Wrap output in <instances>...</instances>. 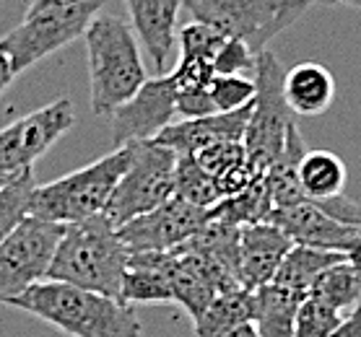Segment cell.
<instances>
[{"label":"cell","instance_id":"6da1fadb","mask_svg":"<svg viewBox=\"0 0 361 337\" xmlns=\"http://www.w3.org/2000/svg\"><path fill=\"white\" fill-rule=\"evenodd\" d=\"M8 306L39 317L71 337H138L140 319L130 304L102 296L94 291L42 280L21 296L11 298Z\"/></svg>","mask_w":361,"mask_h":337},{"label":"cell","instance_id":"7a4b0ae2","mask_svg":"<svg viewBox=\"0 0 361 337\" xmlns=\"http://www.w3.org/2000/svg\"><path fill=\"white\" fill-rule=\"evenodd\" d=\"M130 252L104 213L68 223L49 265L47 280L94 291L123 301V278Z\"/></svg>","mask_w":361,"mask_h":337},{"label":"cell","instance_id":"3957f363","mask_svg":"<svg viewBox=\"0 0 361 337\" xmlns=\"http://www.w3.org/2000/svg\"><path fill=\"white\" fill-rule=\"evenodd\" d=\"M89 55V101L94 115H112L148 81L133 29L120 16L99 13L86 34Z\"/></svg>","mask_w":361,"mask_h":337},{"label":"cell","instance_id":"277c9868","mask_svg":"<svg viewBox=\"0 0 361 337\" xmlns=\"http://www.w3.org/2000/svg\"><path fill=\"white\" fill-rule=\"evenodd\" d=\"M128 161H130V151L128 146H123L107 156L97 158L94 164L75 169L49 184H37L29 215L68 226V223L86 221L91 215L104 213L117 182L128 169Z\"/></svg>","mask_w":361,"mask_h":337},{"label":"cell","instance_id":"5b68a950","mask_svg":"<svg viewBox=\"0 0 361 337\" xmlns=\"http://www.w3.org/2000/svg\"><path fill=\"white\" fill-rule=\"evenodd\" d=\"M102 6L104 3H32L24 21L0 37L16 75L83 37Z\"/></svg>","mask_w":361,"mask_h":337},{"label":"cell","instance_id":"8992f818","mask_svg":"<svg viewBox=\"0 0 361 337\" xmlns=\"http://www.w3.org/2000/svg\"><path fill=\"white\" fill-rule=\"evenodd\" d=\"M310 6V0H185L192 21L211 26L226 39L247 42L255 55L299 21Z\"/></svg>","mask_w":361,"mask_h":337},{"label":"cell","instance_id":"52a82bcc","mask_svg":"<svg viewBox=\"0 0 361 337\" xmlns=\"http://www.w3.org/2000/svg\"><path fill=\"white\" fill-rule=\"evenodd\" d=\"M128 169L104 208V218L115 229L138 215L157 210L169 198H174V172L180 156L172 148L159 146L157 140L128 143Z\"/></svg>","mask_w":361,"mask_h":337},{"label":"cell","instance_id":"ba28073f","mask_svg":"<svg viewBox=\"0 0 361 337\" xmlns=\"http://www.w3.org/2000/svg\"><path fill=\"white\" fill-rule=\"evenodd\" d=\"M283 68L273 52L263 50L255 63V99L250 122L245 132L247 161L257 174H265L268 166L281 156L286 146L288 127L296 122L283 94Z\"/></svg>","mask_w":361,"mask_h":337},{"label":"cell","instance_id":"9c48e42d","mask_svg":"<svg viewBox=\"0 0 361 337\" xmlns=\"http://www.w3.org/2000/svg\"><path fill=\"white\" fill-rule=\"evenodd\" d=\"M63 231V223L26 215L16 231L0 244V304H8L11 298L47 280Z\"/></svg>","mask_w":361,"mask_h":337},{"label":"cell","instance_id":"30bf717a","mask_svg":"<svg viewBox=\"0 0 361 337\" xmlns=\"http://www.w3.org/2000/svg\"><path fill=\"white\" fill-rule=\"evenodd\" d=\"M75 125V109L71 99H55L16 122L0 130V177L13 179L18 174L32 172L37 158H42L66 132Z\"/></svg>","mask_w":361,"mask_h":337},{"label":"cell","instance_id":"8fae6325","mask_svg":"<svg viewBox=\"0 0 361 337\" xmlns=\"http://www.w3.org/2000/svg\"><path fill=\"white\" fill-rule=\"evenodd\" d=\"M211 221V210L197 208L182 198H169L151 213H143L123 223L117 234L130 255L140 252H172L188 239H192L205 223Z\"/></svg>","mask_w":361,"mask_h":337},{"label":"cell","instance_id":"7c38bea8","mask_svg":"<svg viewBox=\"0 0 361 337\" xmlns=\"http://www.w3.org/2000/svg\"><path fill=\"white\" fill-rule=\"evenodd\" d=\"M174 115H177V89L169 73L148 78L128 104L109 115L115 148L138 140H154L174 122Z\"/></svg>","mask_w":361,"mask_h":337},{"label":"cell","instance_id":"4fadbf2b","mask_svg":"<svg viewBox=\"0 0 361 337\" xmlns=\"http://www.w3.org/2000/svg\"><path fill=\"white\" fill-rule=\"evenodd\" d=\"M271 223H276L283 234H288L294 244L322 249V252H338V255H345L361 239V226L338 221L330 213H325L314 200H302L296 205L276 208Z\"/></svg>","mask_w":361,"mask_h":337},{"label":"cell","instance_id":"5bb4252c","mask_svg":"<svg viewBox=\"0 0 361 337\" xmlns=\"http://www.w3.org/2000/svg\"><path fill=\"white\" fill-rule=\"evenodd\" d=\"M250 112H252V104L234 109V112H216V115L197 117V120H180V122L164 127L154 140L159 146L172 148L177 156L197 153V151L208 148L214 143H224V140H242L245 143Z\"/></svg>","mask_w":361,"mask_h":337},{"label":"cell","instance_id":"9a60e30c","mask_svg":"<svg viewBox=\"0 0 361 337\" xmlns=\"http://www.w3.org/2000/svg\"><path fill=\"white\" fill-rule=\"evenodd\" d=\"M294 241L276 223H255L242 226V241H239V283L247 291L273 283L283 257Z\"/></svg>","mask_w":361,"mask_h":337},{"label":"cell","instance_id":"2e32d148","mask_svg":"<svg viewBox=\"0 0 361 337\" xmlns=\"http://www.w3.org/2000/svg\"><path fill=\"white\" fill-rule=\"evenodd\" d=\"M133 21V32L148 50L159 70L166 68V60L174 50L177 16L185 8V0H125Z\"/></svg>","mask_w":361,"mask_h":337},{"label":"cell","instance_id":"e0dca14e","mask_svg":"<svg viewBox=\"0 0 361 337\" xmlns=\"http://www.w3.org/2000/svg\"><path fill=\"white\" fill-rule=\"evenodd\" d=\"M169 260V252L130 255L123 278V304H174Z\"/></svg>","mask_w":361,"mask_h":337},{"label":"cell","instance_id":"ac0fdd59","mask_svg":"<svg viewBox=\"0 0 361 337\" xmlns=\"http://www.w3.org/2000/svg\"><path fill=\"white\" fill-rule=\"evenodd\" d=\"M283 94L296 117L325 115L336 99V78L322 63H296L283 75Z\"/></svg>","mask_w":361,"mask_h":337},{"label":"cell","instance_id":"d6986e66","mask_svg":"<svg viewBox=\"0 0 361 337\" xmlns=\"http://www.w3.org/2000/svg\"><path fill=\"white\" fill-rule=\"evenodd\" d=\"M255 293V314L252 324L257 327L260 337H294L296 314L304 304V293L283 288L279 283L252 291Z\"/></svg>","mask_w":361,"mask_h":337},{"label":"cell","instance_id":"ffe728a7","mask_svg":"<svg viewBox=\"0 0 361 337\" xmlns=\"http://www.w3.org/2000/svg\"><path fill=\"white\" fill-rule=\"evenodd\" d=\"M255 314V293L247 288H237L229 293L216 296L208 309L197 319H192L195 337H226L229 332L252 322Z\"/></svg>","mask_w":361,"mask_h":337},{"label":"cell","instance_id":"44dd1931","mask_svg":"<svg viewBox=\"0 0 361 337\" xmlns=\"http://www.w3.org/2000/svg\"><path fill=\"white\" fill-rule=\"evenodd\" d=\"M345 260V255H338V252H322V249L312 247H302V244H294L288 249V255L283 257L279 272L273 283H279L283 288H291V291H299L304 296H310L312 286L317 283L322 272L328 270L330 265Z\"/></svg>","mask_w":361,"mask_h":337},{"label":"cell","instance_id":"7402d4cb","mask_svg":"<svg viewBox=\"0 0 361 337\" xmlns=\"http://www.w3.org/2000/svg\"><path fill=\"white\" fill-rule=\"evenodd\" d=\"M299 184L307 200H328L343 195L345 164L333 151H307L299 164Z\"/></svg>","mask_w":361,"mask_h":337},{"label":"cell","instance_id":"603a6c76","mask_svg":"<svg viewBox=\"0 0 361 337\" xmlns=\"http://www.w3.org/2000/svg\"><path fill=\"white\" fill-rule=\"evenodd\" d=\"M273 210H276L273 198L260 177L245 192L221 200L219 205L211 208V221H224L242 229V226H255V223H271Z\"/></svg>","mask_w":361,"mask_h":337},{"label":"cell","instance_id":"cb8c5ba5","mask_svg":"<svg viewBox=\"0 0 361 337\" xmlns=\"http://www.w3.org/2000/svg\"><path fill=\"white\" fill-rule=\"evenodd\" d=\"M310 296L328 304L336 312L353 309L361 301V275L345 260H341V262L330 265L328 270L317 278Z\"/></svg>","mask_w":361,"mask_h":337},{"label":"cell","instance_id":"d4e9b609","mask_svg":"<svg viewBox=\"0 0 361 337\" xmlns=\"http://www.w3.org/2000/svg\"><path fill=\"white\" fill-rule=\"evenodd\" d=\"M174 195L182 200H188L192 205L211 210L214 205L221 203V192L219 184L211 174L205 172L203 166L197 164V158L192 153L177 158V172H174Z\"/></svg>","mask_w":361,"mask_h":337},{"label":"cell","instance_id":"484cf974","mask_svg":"<svg viewBox=\"0 0 361 337\" xmlns=\"http://www.w3.org/2000/svg\"><path fill=\"white\" fill-rule=\"evenodd\" d=\"M34 187H37V182H34L32 172L18 174V177H13V179L0 187V244L29 215Z\"/></svg>","mask_w":361,"mask_h":337},{"label":"cell","instance_id":"4316f807","mask_svg":"<svg viewBox=\"0 0 361 337\" xmlns=\"http://www.w3.org/2000/svg\"><path fill=\"white\" fill-rule=\"evenodd\" d=\"M341 319H343L341 312L330 309L328 304H322L317 298L307 296L299 314H296L294 337H333Z\"/></svg>","mask_w":361,"mask_h":337},{"label":"cell","instance_id":"83f0119b","mask_svg":"<svg viewBox=\"0 0 361 337\" xmlns=\"http://www.w3.org/2000/svg\"><path fill=\"white\" fill-rule=\"evenodd\" d=\"M177 39H180V58H197L214 63L226 37H221L219 32H214L211 26L200 24V21H190L188 26L180 29Z\"/></svg>","mask_w":361,"mask_h":337},{"label":"cell","instance_id":"f1b7e54d","mask_svg":"<svg viewBox=\"0 0 361 337\" xmlns=\"http://www.w3.org/2000/svg\"><path fill=\"white\" fill-rule=\"evenodd\" d=\"M211 99L216 112H234L250 107L255 99V81L245 75H216L211 83Z\"/></svg>","mask_w":361,"mask_h":337},{"label":"cell","instance_id":"f546056e","mask_svg":"<svg viewBox=\"0 0 361 337\" xmlns=\"http://www.w3.org/2000/svg\"><path fill=\"white\" fill-rule=\"evenodd\" d=\"M197 158V164L203 166L205 172L211 174L214 179L224 177L226 172L231 169H237V166H245L250 164L247 161V148L242 140H224V143H214V146H208V148L197 151L192 153Z\"/></svg>","mask_w":361,"mask_h":337},{"label":"cell","instance_id":"4dcf8cb0","mask_svg":"<svg viewBox=\"0 0 361 337\" xmlns=\"http://www.w3.org/2000/svg\"><path fill=\"white\" fill-rule=\"evenodd\" d=\"M255 63H257V55L247 42L226 39L214 60V70L216 75H242L247 70H255Z\"/></svg>","mask_w":361,"mask_h":337},{"label":"cell","instance_id":"1f68e13d","mask_svg":"<svg viewBox=\"0 0 361 337\" xmlns=\"http://www.w3.org/2000/svg\"><path fill=\"white\" fill-rule=\"evenodd\" d=\"M174 89L177 91H185V89H211V83L216 78V70H214V63H208V60H197V58H180L177 68H174L172 73Z\"/></svg>","mask_w":361,"mask_h":337},{"label":"cell","instance_id":"d6a6232c","mask_svg":"<svg viewBox=\"0 0 361 337\" xmlns=\"http://www.w3.org/2000/svg\"><path fill=\"white\" fill-rule=\"evenodd\" d=\"M177 115L182 120H197V117L216 115L211 89H185L177 91Z\"/></svg>","mask_w":361,"mask_h":337},{"label":"cell","instance_id":"836d02e7","mask_svg":"<svg viewBox=\"0 0 361 337\" xmlns=\"http://www.w3.org/2000/svg\"><path fill=\"white\" fill-rule=\"evenodd\" d=\"M333 337H361V301L341 319Z\"/></svg>","mask_w":361,"mask_h":337},{"label":"cell","instance_id":"e575fe53","mask_svg":"<svg viewBox=\"0 0 361 337\" xmlns=\"http://www.w3.org/2000/svg\"><path fill=\"white\" fill-rule=\"evenodd\" d=\"M13 78H16V70H13V65H11L8 52L3 50V44H0V94H3V91H8V86L13 83Z\"/></svg>","mask_w":361,"mask_h":337},{"label":"cell","instance_id":"d590c367","mask_svg":"<svg viewBox=\"0 0 361 337\" xmlns=\"http://www.w3.org/2000/svg\"><path fill=\"white\" fill-rule=\"evenodd\" d=\"M345 262L351 265L353 270L361 275V239L356 241V244H353L351 249H348V252H345Z\"/></svg>","mask_w":361,"mask_h":337},{"label":"cell","instance_id":"8d00e7d4","mask_svg":"<svg viewBox=\"0 0 361 337\" xmlns=\"http://www.w3.org/2000/svg\"><path fill=\"white\" fill-rule=\"evenodd\" d=\"M226 337H260V332H257V327H255L252 322H247V324H239L234 332H229Z\"/></svg>","mask_w":361,"mask_h":337},{"label":"cell","instance_id":"74e56055","mask_svg":"<svg viewBox=\"0 0 361 337\" xmlns=\"http://www.w3.org/2000/svg\"><path fill=\"white\" fill-rule=\"evenodd\" d=\"M338 3H345V6H351V8H361V0H336V6Z\"/></svg>","mask_w":361,"mask_h":337},{"label":"cell","instance_id":"f35d334b","mask_svg":"<svg viewBox=\"0 0 361 337\" xmlns=\"http://www.w3.org/2000/svg\"><path fill=\"white\" fill-rule=\"evenodd\" d=\"M310 3H320V6H336V0H310Z\"/></svg>","mask_w":361,"mask_h":337},{"label":"cell","instance_id":"ab89813d","mask_svg":"<svg viewBox=\"0 0 361 337\" xmlns=\"http://www.w3.org/2000/svg\"><path fill=\"white\" fill-rule=\"evenodd\" d=\"M6 182H11V179H6V177H0V187H3V184H6Z\"/></svg>","mask_w":361,"mask_h":337}]
</instances>
